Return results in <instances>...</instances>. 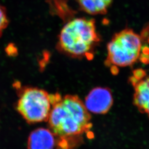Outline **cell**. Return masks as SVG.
I'll list each match as a JSON object with an SVG mask.
<instances>
[{"instance_id":"6da1fadb","label":"cell","mask_w":149,"mask_h":149,"mask_svg":"<svg viewBox=\"0 0 149 149\" xmlns=\"http://www.w3.org/2000/svg\"><path fill=\"white\" fill-rule=\"evenodd\" d=\"M91 119L90 112L78 96L52 95V107L47 121L49 129L59 138L65 140L87 132L92 127Z\"/></svg>"},{"instance_id":"7a4b0ae2","label":"cell","mask_w":149,"mask_h":149,"mask_svg":"<svg viewBox=\"0 0 149 149\" xmlns=\"http://www.w3.org/2000/svg\"><path fill=\"white\" fill-rule=\"evenodd\" d=\"M100 40L95 19L77 18L68 22L62 28L59 36V48L74 58L91 56V50Z\"/></svg>"},{"instance_id":"3957f363","label":"cell","mask_w":149,"mask_h":149,"mask_svg":"<svg viewBox=\"0 0 149 149\" xmlns=\"http://www.w3.org/2000/svg\"><path fill=\"white\" fill-rule=\"evenodd\" d=\"M141 47L140 36L133 29L126 28L115 34L108 44L106 63L117 67L131 66L139 58Z\"/></svg>"},{"instance_id":"277c9868","label":"cell","mask_w":149,"mask_h":149,"mask_svg":"<svg viewBox=\"0 0 149 149\" xmlns=\"http://www.w3.org/2000/svg\"><path fill=\"white\" fill-rule=\"evenodd\" d=\"M52 107V95L36 87H24L19 93L17 110L27 123L47 121Z\"/></svg>"},{"instance_id":"5b68a950","label":"cell","mask_w":149,"mask_h":149,"mask_svg":"<svg viewBox=\"0 0 149 149\" xmlns=\"http://www.w3.org/2000/svg\"><path fill=\"white\" fill-rule=\"evenodd\" d=\"M64 140L49 129L38 128L30 134L27 145L28 149H64L67 146Z\"/></svg>"},{"instance_id":"8992f818","label":"cell","mask_w":149,"mask_h":149,"mask_svg":"<svg viewBox=\"0 0 149 149\" xmlns=\"http://www.w3.org/2000/svg\"><path fill=\"white\" fill-rule=\"evenodd\" d=\"M113 103L112 92L108 88L96 87L86 97L85 106L89 112L104 114L109 112Z\"/></svg>"},{"instance_id":"52a82bcc","label":"cell","mask_w":149,"mask_h":149,"mask_svg":"<svg viewBox=\"0 0 149 149\" xmlns=\"http://www.w3.org/2000/svg\"><path fill=\"white\" fill-rule=\"evenodd\" d=\"M134 105L149 118V75L134 83Z\"/></svg>"},{"instance_id":"ba28073f","label":"cell","mask_w":149,"mask_h":149,"mask_svg":"<svg viewBox=\"0 0 149 149\" xmlns=\"http://www.w3.org/2000/svg\"><path fill=\"white\" fill-rule=\"evenodd\" d=\"M77 2L83 11L96 15L106 14L112 0H77Z\"/></svg>"},{"instance_id":"9c48e42d","label":"cell","mask_w":149,"mask_h":149,"mask_svg":"<svg viewBox=\"0 0 149 149\" xmlns=\"http://www.w3.org/2000/svg\"><path fill=\"white\" fill-rule=\"evenodd\" d=\"M8 23L5 10L0 5V36L6 29Z\"/></svg>"},{"instance_id":"30bf717a","label":"cell","mask_w":149,"mask_h":149,"mask_svg":"<svg viewBox=\"0 0 149 149\" xmlns=\"http://www.w3.org/2000/svg\"><path fill=\"white\" fill-rule=\"evenodd\" d=\"M149 35V26L145 27L143 29V31L141 32V34L140 36L141 40L143 39H145L146 38L148 37V36Z\"/></svg>"},{"instance_id":"8fae6325","label":"cell","mask_w":149,"mask_h":149,"mask_svg":"<svg viewBox=\"0 0 149 149\" xmlns=\"http://www.w3.org/2000/svg\"><path fill=\"white\" fill-rule=\"evenodd\" d=\"M148 41H149V39H148Z\"/></svg>"}]
</instances>
